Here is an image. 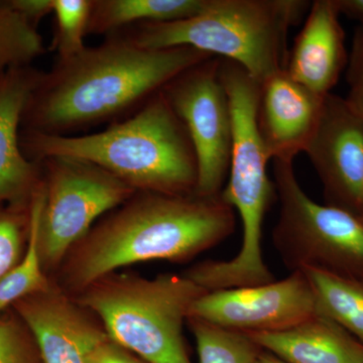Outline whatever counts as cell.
Returning a JSON list of instances; mask_svg holds the SVG:
<instances>
[{
	"mask_svg": "<svg viewBox=\"0 0 363 363\" xmlns=\"http://www.w3.org/2000/svg\"><path fill=\"white\" fill-rule=\"evenodd\" d=\"M318 314L309 281L296 271L266 285L207 292L195 301L188 318L255 334L286 330Z\"/></svg>",
	"mask_w": 363,
	"mask_h": 363,
	"instance_id": "30bf717a",
	"label": "cell"
},
{
	"mask_svg": "<svg viewBox=\"0 0 363 363\" xmlns=\"http://www.w3.org/2000/svg\"><path fill=\"white\" fill-rule=\"evenodd\" d=\"M305 152L323 186L326 205L363 219V123L346 99L325 96Z\"/></svg>",
	"mask_w": 363,
	"mask_h": 363,
	"instance_id": "8fae6325",
	"label": "cell"
},
{
	"mask_svg": "<svg viewBox=\"0 0 363 363\" xmlns=\"http://www.w3.org/2000/svg\"><path fill=\"white\" fill-rule=\"evenodd\" d=\"M346 101L363 123V82L351 85L350 93L346 98Z\"/></svg>",
	"mask_w": 363,
	"mask_h": 363,
	"instance_id": "f1b7e54d",
	"label": "cell"
},
{
	"mask_svg": "<svg viewBox=\"0 0 363 363\" xmlns=\"http://www.w3.org/2000/svg\"><path fill=\"white\" fill-rule=\"evenodd\" d=\"M219 76L233 116L230 162L221 195L240 215L242 241L233 259L206 260L202 264L203 283L213 291L274 281L262 255V225L276 188L267 175L269 157L257 125L260 83L238 64L221 58Z\"/></svg>",
	"mask_w": 363,
	"mask_h": 363,
	"instance_id": "277c9868",
	"label": "cell"
},
{
	"mask_svg": "<svg viewBox=\"0 0 363 363\" xmlns=\"http://www.w3.org/2000/svg\"><path fill=\"white\" fill-rule=\"evenodd\" d=\"M339 16L334 0L312 2L286 62L289 76L320 96L331 93L347 63Z\"/></svg>",
	"mask_w": 363,
	"mask_h": 363,
	"instance_id": "9a60e30c",
	"label": "cell"
},
{
	"mask_svg": "<svg viewBox=\"0 0 363 363\" xmlns=\"http://www.w3.org/2000/svg\"><path fill=\"white\" fill-rule=\"evenodd\" d=\"M348 81L350 86L363 82V26H360L353 40L348 69Z\"/></svg>",
	"mask_w": 363,
	"mask_h": 363,
	"instance_id": "4316f807",
	"label": "cell"
},
{
	"mask_svg": "<svg viewBox=\"0 0 363 363\" xmlns=\"http://www.w3.org/2000/svg\"><path fill=\"white\" fill-rule=\"evenodd\" d=\"M362 222H363V219H362Z\"/></svg>",
	"mask_w": 363,
	"mask_h": 363,
	"instance_id": "4dcf8cb0",
	"label": "cell"
},
{
	"mask_svg": "<svg viewBox=\"0 0 363 363\" xmlns=\"http://www.w3.org/2000/svg\"><path fill=\"white\" fill-rule=\"evenodd\" d=\"M191 47L147 49L123 33L43 73L26 107L28 133L73 135L130 116L177 76L212 58Z\"/></svg>",
	"mask_w": 363,
	"mask_h": 363,
	"instance_id": "6da1fadb",
	"label": "cell"
},
{
	"mask_svg": "<svg viewBox=\"0 0 363 363\" xmlns=\"http://www.w3.org/2000/svg\"><path fill=\"white\" fill-rule=\"evenodd\" d=\"M0 363H43L35 338L23 320H0Z\"/></svg>",
	"mask_w": 363,
	"mask_h": 363,
	"instance_id": "cb8c5ba5",
	"label": "cell"
},
{
	"mask_svg": "<svg viewBox=\"0 0 363 363\" xmlns=\"http://www.w3.org/2000/svg\"><path fill=\"white\" fill-rule=\"evenodd\" d=\"M206 0H92L88 33L111 35L143 23L191 18Z\"/></svg>",
	"mask_w": 363,
	"mask_h": 363,
	"instance_id": "e0dca14e",
	"label": "cell"
},
{
	"mask_svg": "<svg viewBox=\"0 0 363 363\" xmlns=\"http://www.w3.org/2000/svg\"><path fill=\"white\" fill-rule=\"evenodd\" d=\"M235 215L222 195L135 192L71 248L54 281L74 297L121 267L190 262L235 233Z\"/></svg>",
	"mask_w": 363,
	"mask_h": 363,
	"instance_id": "7a4b0ae2",
	"label": "cell"
},
{
	"mask_svg": "<svg viewBox=\"0 0 363 363\" xmlns=\"http://www.w3.org/2000/svg\"><path fill=\"white\" fill-rule=\"evenodd\" d=\"M42 74L28 66L0 76V203L30 204L42 182L40 162L26 157L18 133Z\"/></svg>",
	"mask_w": 363,
	"mask_h": 363,
	"instance_id": "5bb4252c",
	"label": "cell"
},
{
	"mask_svg": "<svg viewBox=\"0 0 363 363\" xmlns=\"http://www.w3.org/2000/svg\"><path fill=\"white\" fill-rule=\"evenodd\" d=\"M339 14L358 21L363 26V0H334Z\"/></svg>",
	"mask_w": 363,
	"mask_h": 363,
	"instance_id": "83f0119b",
	"label": "cell"
},
{
	"mask_svg": "<svg viewBox=\"0 0 363 363\" xmlns=\"http://www.w3.org/2000/svg\"><path fill=\"white\" fill-rule=\"evenodd\" d=\"M324 99L293 80L286 69L260 83L257 125L269 160L293 162L305 152Z\"/></svg>",
	"mask_w": 363,
	"mask_h": 363,
	"instance_id": "4fadbf2b",
	"label": "cell"
},
{
	"mask_svg": "<svg viewBox=\"0 0 363 363\" xmlns=\"http://www.w3.org/2000/svg\"><path fill=\"white\" fill-rule=\"evenodd\" d=\"M44 52L37 25L11 2L0 1V76L11 69L28 67Z\"/></svg>",
	"mask_w": 363,
	"mask_h": 363,
	"instance_id": "44dd1931",
	"label": "cell"
},
{
	"mask_svg": "<svg viewBox=\"0 0 363 363\" xmlns=\"http://www.w3.org/2000/svg\"><path fill=\"white\" fill-rule=\"evenodd\" d=\"M30 204L0 210V279L20 262L25 253L23 240L28 238Z\"/></svg>",
	"mask_w": 363,
	"mask_h": 363,
	"instance_id": "603a6c76",
	"label": "cell"
},
{
	"mask_svg": "<svg viewBox=\"0 0 363 363\" xmlns=\"http://www.w3.org/2000/svg\"><path fill=\"white\" fill-rule=\"evenodd\" d=\"M91 9L92 0H52L56 32L52 49L58 52V60L70 59L86 49Z\"/></svg>",
	"mask_w": 363,
	"mask_h": 363,
	"instance_id": "7402d4cb",
	"label": "cell"
},
{
	"mask_svg": "<svg viewBox=\"0 0 363 363\" xmlns=\"http://www.w3.org/2000/svg\"><path fill=\"white\" fill-rule=\"evenodd\" d=\"M42 200L40 183L30 204V229L25 253L20 262L0 279V315L9 306L33 294L44 292L52 285L40 259L39 219Z\"/></svg>",
	"mask_w": 363,
	"mask_h": 363,
	"instance_id": "d6986e66",
	"label": "cell"
},
{
	"mask_svg": "<svg viewBox=\"0 0 363 363\" xmlns=\"http://www.w3.org/2000/svg\"><path fill=\"white\" fill-rule=\"evenodd\" d=\"M9 2L13 9L37 26L47 14L52 13V0H11Z\"/></svg>",
	"mask_w": 363,
	"mask_h": 363,
	"instance_id": "484cf974",
	"label": "cell"
},
{
	"mask_svg": "<svg viewBox=\"0 0 363 363\" xmlns=\"http://www.w3.org/2000/svg\"><path fill=\"white\" fill-rule=\"evenodd\" d=\"M255 363H286L284 360L279 359L276 355L272 354V353L267 352L266 350H262L260 353L259 357H257V362Z\"/></svg>",
	"mask_w": 363,
	"mask_h": 363,
	"instance_id": "f546056e",
	"label": "cell"
},
{
	"mask_svg": "<svg viewBox=\"0 0 363 363\" xmlns=\"http://www.w3.org/2000/svg\"><path fill=\"white\" fill-rule=\"evenodd\" d=\"M13 306L33 334L43 363H86L91 350L108 338L97 317L54 281L48 290Z\"/></svg>",
	"mask_w": 363,
	"mask_h": 363,
	"instance_id": "7c38bea8",
	"label": "cell"
},
{
	"mask_svg": "<svg viewBox=\"0 0 363 363\" xmlns=\"http://www.w3.org/2000/svg\"><path fill=\"white\" fill-rule=\"evenodd\" d=\"M219 66L220 58L212 57L162 89L192 142L198 164L196 194L205 197L221 195L233 147V116Z\"/></svg>",
	"mask_w": 363,
	"mask_h": 363,
	"instance_id": "9c48e42d",
	"label": "cell"
},
{
	"mask_svg": "<svg viewBox=\"0 0 363 363\" xmlns=\"http://www.w3.org/2000/svg\"><path fill=\"white\" fill-rule=\"evenodd\" d=\"M316 298L318 311L363 343V279L319 269H302Z\"/></svg>",
	"mask_w": 363,
	"mask_h": 363,
	"instance_id": "ac0fdd59",
	"label": "cell"
},
{
	"mask_svg": "<svg viewBox=\"0 0 363 363\" xmlns=\"http://www.w3.org/2000/svg\"><path fill=\"white\" fill-rule=\"evenodd\" d=\"M26 157L82 160L99 167L136 192L185 195L196 193L198 164L185 126L164 91L138 111L100 133L52 135L28 133Z\"/></svg>",
	"mask_w": 363,
	"mask_h": 363,
	"instance_id": "3957f363",
	"label": "cell"
},
{
	"mask_svg": "<svg viewBox=\"0 0 363 363\" xmlns=\"http://www.w3.org/2000/svg\"><path fill=\"white\" fill-rule=\"evenodd\" d=\"M279 216L272 243L291 272L319 269L363 279V222L339 208L309 197L297 180L293 162L274 161Z\"/></svg>",
	"mask_w": 363,
	"mask_h": 363,
	"instance_id": "52a82bcc",
	"label": "cell"
},
{
	"mask_svg": "<svg viewBox=\"0 0 363 363\" xmlns=\"http://www.w3.org/2000/svg\"><path fill=\"white\" fill-rule=\"evenodd\" d=\"M42 166L43 200L39 247L43 267L56 274L71 248L102 217L121 206L135 190L106 171L67 157H50Z\"/></svg>",
	"mask_w": 363,
	"mask_h": 363,
	"instance_id": "ba28073f",
	"label": "cell"
},
{
	"mask_svg": "<svg viewBox=\"0 0 363 363\" xmlns=\"http://www.w3.org/2000/svg\"><path fill=\"white\" fill-rule=\"evenodd\" d=\"M86 363H147L123 346L106 338L97 344L87 357Z\"/></svg>",
	"mask_w": 363,
	"mask_h": 363,
	"instance_id": "d4e9b609",
	"label": "cell"
},
{
	"mask_svg": "<svg viewBox=\"0 0 363 363\" xmlns=\"http://www.w3.org/2000/svg\"><path fill=\"white\" fill-rule=\"evenodd\" d=\"M199 363H255L262 348L248 334L188 318Z\"/></svg>",
	"mask_w": 363,
	"mask_h": 363,
	"instance_id": "ffe728a7",
	"label": "cell"
},
{
	"mask_svg": "<svg viewBox=\"0 0 363 363\" xmlns=\"http://www.w3.org/2000/svg\"><path fill=\"white\" fill-rule=\"evenodd\" d=\"M207 291L185 274L112 272L74 296L108 337L147 363H192L184 337L191 307Z\"/></svg>",
	"mask_w": 363,
	"mask_h": 363,
	"instance_id": "8992f818",
	"label": "cell"
},
{
	"mask_svg": "<svg viewBox=\"0 0 363 363\" xmlns=\"http://www.w3.org/2000/svg\"><path fill=\"white\" fill-rule=\"evenodd\" d=\"M310 4L302 0H206L202 11L191 18L140 23L119 33L147 49L191 47L233 61L262 83L286 69L289 30L301 21Z\"/></svg>",
	"mask_w": 363,
	"mask_h": 363,
	"instance_id": "5b68a950",
	"label": "cell"
},
{
	"mask_svg": "<svg viewBox=\"0 0 363 363\" xmlns=\"http://www.w3.org/2000/svg\"><path fill=\"white\" fill-rule=\"evenodd\" d=\"M248 335L286 363H363V343L320 313L286 330Z\"/></svg>",
	"mask_w": 363,
	"mask_h": 363,
	"instance_id": "2e32d148",
	"label": "cell"
}]
</instances>
